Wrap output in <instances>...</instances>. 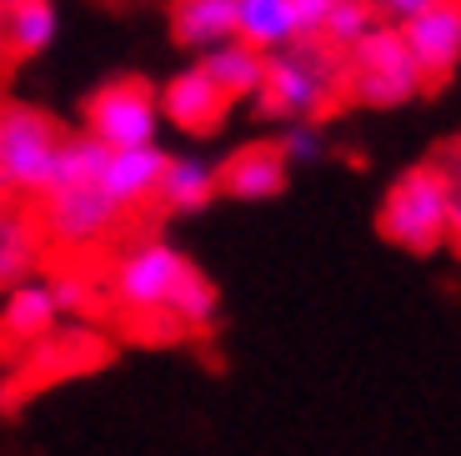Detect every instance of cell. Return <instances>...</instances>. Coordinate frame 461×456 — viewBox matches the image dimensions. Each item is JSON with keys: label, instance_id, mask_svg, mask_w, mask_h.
<instances>
[{"label": "cell", "instance_id": "20", "mask_svg": "<svg viewBox=\"0 0 461 456\" xmlns=\"http://www.w3.org/2000/svg\"><path fill=\"white\" fill-rule=\"evenodd\" d=\"M376 31V11H371V0H336L331 5V15H326V25H321V41L326 46H357L361 35H371Z\"/></svg>", "mask_w": 461, "mask_h": 456}, {"label": "cell", "instance_id": "22", "mask_svg": "<svg viewBox=\"0 0 461 456\" xmlns=\"http://www.w3.org/2000/svg\"><path fill=\"white\" fill-rule=\"evenodd\" d=\"M276 150L286 156V166H316L326 156V136L312 126V121H291L286 136L276 141Z\"/></svg>", "mask_w": 461, "mask_h": 456}, {"label": "cell", "instance_id": "24", "mask_svg": "<svg viewBox=\"0 0 461 456\" xmlns=\"http://www.w3.org/2000/svg\"><path fill=\"white\" fill-rule=\"evenodd\" d=\"M427 5H431V0H376V5H371V11L392 15V21L402 25V21H411V15H421V11H427Z\"/></svg>", "mask_w": 461, "mask_h": 456}, {"label": "cell", "instance_id": "17", "mask_svg": "<svg viewBox=\"0 0 461 456\" xmlns=\"http://www.w3.org/2000/svg\"><path fill=\"white\" fill-rule=\"evenodd\" d=\"M236 41H246L261 56L296 46V15L291 0H236Z\"/></svg>", "mask_w": 461, "mask_h": 456}, {"label": "cell", "instance_id": "11", "mask_svg": "<svg viewBox=\"0 0 461 456\" xmlns=\"http://www.w3.org/2000/svg\"><path fill=\"white\" fill-rule=\"evenodd\" d=\"M166 171V150L161 146H131V150H105L101 166V196L115 211H131V205L156 201V186Z\"/></svg>", "mask_w": 461, "mask_h": 456}, {"label": "cell", "instance_id": "9", "mask_svg": "<svg viewBox=\"0 0 461 456\" xmlns=\"http://www.w3.org/2000/svg\"><path fill=\"white\" fill-rule=\"evenodd\" d=\"M46 201V231L56 241H66V246H91V241H101L105 231L115 226V211L111 201L101 196V186H56V191L41 196Z\"/></svg>", "mask_w": 461, "mask_h": 456}, {"label": "cell", "instance_id": "21", "mask_svg": "<svg viewBox=\"0 0 461 456\" xmlns=\"http://www.w3.org/2000/svg\"><path fill=\"white\" fill-rule=\"evenodd\" d=\"M31 256H35V246H31V231H25V221H15V216H5V211H0V286L25 281V271H31Z\"/></svg>", "mask_w": 461, "mask_h": 456}, {"label": "cell", "instance_id": "25", "mask_svg": "<svg viewBox=\"0 0 461 456\" xmlns=\"http://www.w3.org/2000/svg\"><path fill=\"white\" fill-rule=\"evenodd\" d=\"M447 181H451V236H461V176L447 171Z\"/></svg>", "mask_w": 461, "mask_h": 456}, {"label": "cell", "instance_id": "4", "mask_svg": "<svg viewBox=\"0 0 461 456\" xmlns=\"http://www.w3.org/2000/svg\"><path fill=\"white\" fill-rule=\"evenodd\" d=\"M86 136L101 141L105 150H131V146H156L161 136V111L156 91L136 76L105 80L86 101Z\"/></svg>", "mask_w": 461, "mask_h": 456}, {"label": "cell", "instance_id": "23", "mask_svg": "<svg viewBox=\"0 0 461 456\" xmlns=\"http://www.w3.org/2000/svg\"><path fill=\"white\" fill-rule=\"evenodd\" d=\"M336 0H291V15H296V41H321V25L331 15Z\"/></svg>", "mask_w": 461, "mask_h": 456}, {"label": "cell", "instance_id": "16", "mask_svg": "<svg viewBox=\"0 0 461 456\" xmlns=\"http://www.w3.org/2000/svg\"><path fill=\"white\" fill-rule=\"evenodd\" d=\"M156 201L166 211H206L216 201V166L201 156H166V171H161V186H156Z\"/></svg>", "mask_w": 461, "mask_h": 456}, {"label": "cell", "instance_id": "8", "mask_svg": "<svg viewBox=\"0 0 461 456\" xmlns=\"http://www.w3.org/2000/svg\"><path fill=\"white\" fill-rule=\"evenodd\" d=\"M226 105L230 101L216 91V80H211L201 66L176 70L161 91H156V111H161V121H171L181 136H211V131L226 121Z\"/></svg>", "mask_w": 461, "mask_h": 456}, {"label": "cell", "instance_id": "7", "mask_svg": "<svg viewBox=\"0 0 461 456\" xmlns=\"http://www.w3.org/2000/svg\"><path fill=\"white\" fill-rule=\"evenodd\" d=\"M406 56L416 60L421 80H447L461 66V11L456 0H431L421 15L396 25Z\"/></svg>", "mask_w": 461, "mask_h": 456}, {"label": "cell", "instance_id": "5", "mask_svg": "<svg viewBox=\"0 0 461 456\" xmlns=\"http://www.w3.org/2000/svg\"><path fill=\"white\" fill-rule=\"evenodd\" d=\"M351 66H357V96L366 105H406L421 96V70L406 56L402 31L386 25V31H371L351 46Z\"/></svg>", "mask_w": 461, "mask_h": 456}, {"label": "cell", "instance_id": "18", "mask_svg": "<svg viewBox=\"0 0 461 456\" xmlns=\"http://www.w3.org/2000/svg\"><path fill=\"white\" fill-rule=\"evenodd\" d=\"M166 316H171L176 326H185V331H211V326H216L221 296H216V286H211V276L201 271V266H191V276H185L181 291L171 296Z\"/></svg>", "mask_w": 461, "mask_h": 456}, {"label": "cell", "instance_id": "10", "mask_svg": "<svg viewBox=\"0 0 461 456\" xmlns=\"http://www.w3.org/2000/svg\"><path fill=\"white\" fill-rule=\"evenodd\" d=\"M291 186V166L276 146H241L236 156H226V166H216V191L230 196V201H246V205H261V201H276L281 191Z\"/></svg>", "mask_w": 461, "mask_h": 456}, {"label": "cell", "instance_id": "1", "mask_svg": "<svg viewBox=\"0 0 461 456\" xmlns=\"http://www.w3.org/2000/svg\"><path fill=\"white\" fill-rule=\"evenodd\" d=\"M376 231L392 246L431 256L451 241V181L441 166H411L381 201Z\"/></svg>", "mask_w": 461, "mask_h": 456}, {"label": "cell", "instance_id": "13", "mask_svg": "<svg viewBox=\"0 0 461 456\" xmlns=\"http://www.w3.org/2000/svg\"><path fill=\"white\" fill-rule=\"evenodd\" d=\"M171 35H176V46L206 56L211 46L236 35V0H176Z\"/></svg>", "mask_w": 461, "mask_h": 456}, {"label": "cell", "instance_id": "26", "mask_svg": "<svg viewBox=\"0 0 461 456\" xmlns=\"http://www.w3.org/2000/svg\"><path fill=\"white\" fill-rule=\"evenodd\" d=\"M456 11H461V0H456Z\"/></svg>", "mask_w": 461, "mask_h": 456}, {"label": "cell", "instance_id": "12", "mask_svg": "<svg viewBox=\"0 0 461 456\" xmlns=\"http://www.w3.org/2000/svg\"><path fill=\"white\" fill-rule=\"evenodd\" d=\"M60 316L66 311H60L50 281H15L5 286V301H0V336L15 346H35L56 331Z\"/></svg>", "mask_w": 461, "mask_h": 456}, {"label": "cell", "instance_id": "14", "mask_svg": "<svg viewBox=\"0 0 461 456\" xmlns=\"http://www.w3.org/2000/svg\"><path fill=\"white\" fill-rule=\"evenodd\" d=\"M60 35V5L56 0H5L0 11V41L15 56H46Z\"/></svg>", "mask_w": 461, "mask_h": 456}, {"label": "cell", "instance_id": "15", "mask_svg": "<svg viewBox=\"0 0 461 456\" xmlns=\"http://www.w3.org/2000/svg\"><path fill=\"white\" fill-rule=\"evenodd\" d=\"M196 66L216 80V91L226 96V101H246V96H256L261 91V76H266V56L251 50L246 41H236V35L221 41V46H211Z\"/></svg>", "mask_w": 461, "mask_h": 456}, {"label": "cell", "instance_id": "2", "mask_svg": "<svg viewBox=\"0 0 461 456\" xmlns=\"http://www.w3.org/2000/svg\"><path fill=\"white\" fill-rule=\"evenodd\" d=\"M336 91V60L326 56L316 41H296V46L266 56V76H261V111L271 121H316L331 105Z\"/></svg>", "mask_w": 461, "mask_h": 456}, {"label": "cell", "instance_id": "6", "mask_svg": "<svg viewBox=\"0 0 461 456\" xmlns=\"http://www.w3.org/2000/svg\"><path fill=\"white\" fill-rule=\"evenodd\" d=\"M191 256L166 246V241H146L136 251L121 256L115 266V301L126 311H146V316H166L171 296L181 291V281L191 276Z\"/></svg>", "mask_w": 461, "mask_h": 456}, {"label": "cell", "instance_id": "3", "mask_svg": "<svg viewBox=\"0 0 461 456\" xmlns=\"http://www.w3.org/2000/svg\"><path fill=\"white\" fill-rule=\"evenodd\" d=\"M60 131L31 105H0V191L46 196L56 176Z\"/></svg>", "mask_w": 461, "mask_h": 456}, {"label": "cell", "instance_id": "19", "mask_svg": "<svg viewBox=\"0 0 461 456\" xmlns=\"http://www.w3.org/2000/svg\"><path fill=\"white\" fill-rule=\"evenodd\" d=\"M101 166H105V146H101V141H91V136L60 141L50 191H56V186H95V181H101Z\"/></svg>", "mask_w": 461, "mask_h": 456}]
</instances>
